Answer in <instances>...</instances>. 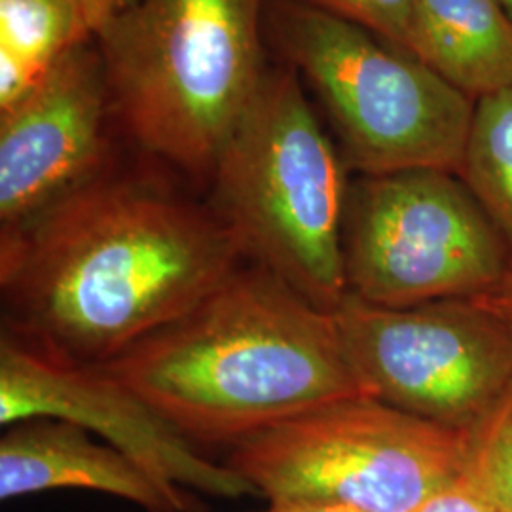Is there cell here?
Masks as SVG:
<instances>
[{"instance_id": "1", "label": "cell", "mask_w": 512, "mask_h": 512, "mask_svg": "<svg viewBox=\"0 0 512 512\" xmlns=\"http://www.w3.org/2000/svg\"><path fill=\"white\" fill-rule=\"evenodd\" d=\"M247 260L211 203L152 177L103 171L0 232L4 332L63 361L105 365Z\"/></svg>"}, {"instance_id": "2", "label": "cell", "mask_w": 512, "mask_h": 512, "mask_svg": "<svg viewBox=\"0 0 512 512\" xmlns=\"http://www.w3.org/2000/svg\"><path fill=\"white\" fill-rule=\"evenodd\" d=\"M196 446H238L366 397L330 311L247 260L175 321L101 365Z\"/></svg>"}, {"instance_id": "3", "label": "cell", "mask_w": 512, "mask_h": 512, "mask_svg": "<svg viewBox=\"0 0 512 512\" xmlns=\"http://www.w3.org/2000/svg\"><path fill=\"white\" fill-rule=\"evenodd\" d=\"M260 4L137 0L93 35L110 105L147 152L211 179L266 73Z\"/></svg>"}, {"instance_id": "4", "label": "cell", "mask_w": 512, "mask_h": 512, "mask_svg": "<svg viewBox=\"0 0 512 512\" xmlns=\"http://www.w3.org/2000/svg\"><path fill=\"white\" fill-rule=\"evenodd\" d=\"M209 181L251 262L321 310L344 302V158L289 67L264 73Z\"/></svg>"}, {"instance_id": "5", "label": "cell", "mask_w": 512, "mask_h": 512, "mask_svg": "<svg viewBox=\"0 0 512 512\" xmlns=\"http://www.w3.org/2000/svg\"><path fill=\"white\" fill-rule=\"evenodd\" d=\"M268 14L275 48L327 110L349 167L461 175L475 99L346 19L296 0H274Z\"/></svg>"}, {"instance_id": "6", "label": "cell", "mask_w": 512, "mask_h": 512, "mask_svg": "<svg viewBox=\"0 0 512 512\" xmlns=\"http://www.w3.org/2000/svg\"><path fill=\"white\" fill-rule=\"evenodd\" d=\"M467 437L372 397L325 404L234 446L226 465L268 501L414 512L465 471Z\"/></svg>"}, {"instance_id": "7", "label": "cell", "mask_w": 512, "mask_h": 512, "mask_svg": "<svg viewBox=\"0 0 512 512\" xmlns=\"http://www.w3.org/2000/svg\"><path fill=\"white\" fill-rule=\"evenodd\" d=\"M511 266L507 239L458 175L418 169L349 183L348 294L384 308L478 300Z\"/></svg>"}, {"instance_id": "8", "label": "cell", "mask_w": 512, "mask_h": 512, "mask_svg": "<svg viewBox=\"0 0 512 512\" xmlns=\"http://www.w3.org/2000/svg\"><path fill=\"white\" fill-rule=\"evenodd\" d=\"M366 397L461 435L512 387V329L476 300L384 308L348 294L332 311Z\"/></svg>"}, {"instance_id": "9", "label": "cell", "mask_w": 512, "mask_h": 512, "mask_svg": "<svg viewBox=\"0 0 512 512\" xmlns=\"http://www.w3.org/2000/svg\"><path fill=\"white\" fill-rule=\"evenodd\" d=\"M52 418L74 423L122 452L167 490L236 499L258 495L103 366L57 359L10 332L0 338V423Z\"/></svg>"}, {"instance_id": "10", "label": "cell", "mask_w": 512, "mask_h": 512, "mask_svg": "<svg viewBox=\"0 0 512 512\" xmlns=\"http://www.w3.org/2000/svg\"><path fill=\"white\" fill-rule=\"evenodd\" d=\"M109 105L103 57L88 38L63 55L35 90L0 110L2 232L37 219L107 171Z\"/></svg>"}, {"instance_id": "11", "label": "cell", "mask_w": 512, "mask_h": 512, "mask_svg": "<svg viewBox=\"0 0 512 512\" xmlns=\"http://www.w3.org/2000/svg\"><path fill=\"white\" fill-rule=\"evenodd\" d=\"M0 439L2 501L50 490H92L148 512H198L186 492L167 490L137 463L92 433L52 418L19 421Z\"/></svg>"}, {"instance_id": "12", "label": "cell", "mask_w": 512, "mask_h": 512, "mask_svg": "<svg viewBox=\"0 0 512 512\" xmlns=\"http://www.w3.org/2000/svg\"><path fill=\"white\" fill-rule=\"evenodd\" d=\"M408 54L471 99L512 88V16L501 0H416Z\"/></svg>"}, {"instance_id": "13", "label": "cell", "mask_w": 512, "mask_h": 512, "mask_svg": "<svg viewBox=\"0 0 512 512\" xmlns=\"http://www.w3.org/2000/svg\"><path fill=\"white\" fill-rule=\"evenodd\" d=\"M88 38L78 0H0V110L35 90Z\"/></svg>"}, {"instance_id": "14", "label": "cell", "mask_w": 512, "mask_h": 512, "mask_svg": "<svg viewBox=\"0 0 512 512\" xmlns=\"http://www.w3.org/2000/svg\"><path fill=\"white\" fill-rule=\"evenodd\" d=\"M459 177L512 251V88L476 101Z\"/></svg>"}, {"instance_id": "15", "label": "cell", "mask_w": 512, "mask_h": 512, "mask_svg": "<svg viewBox=\"0 0 512 512\" xmlns=\"http://www.w3.org/2000/svg\"><path fill=\"white\" fill-rule=\"evenodd\" d=\"M465 478L501 512H512V387L467 435Z\"/></svg>"}, {"instance_id": "16", "label": "cell", "mask_w": 512, "mask_h": 512, "mask_svg": "<svg viewBox=\"0 0 512 512\" xmlns=\"http://www.w3.org/2000/svg\"><path fill=\"white\" fill-rule=\"evenodd\" d=\"M346 19L408 52L416 0H296Z\"/></svg>"}, {"instance_id": "17", "label": "cell", "mask_w": 512, "mask_h": 512, "mask_svg": "<svg viewBox=\"0 0 512 512\" xmlns=\"http://www.w3.org/2000/svg\"><path fill=\"white\" fill-rule=\"evenodd\" d=\"M414 512H501L475 484L459 476L452 484L431 495Z\"/></svg>"}, {"instance_id": "18", "label": "cell", "mask_w": 512, "mask_h": 512, "mask_svg": "<svg viewBox=\"0 0 512 512\" xmlns=\"http://www.w3.org/2000/svg\"><path fill=\"white\" fill-rule=\"evenodd\" d=\"M135 2L137 0H78V6L84 23L93 37L109 19L128 10Z\"/></svg>"}, {"instance_id": "19", "label": "cell", "mask_w": 512, "mask_h": 512, "mask_svg": "<svg viewBox=\"0 0 512 512\" xmlns=\"http://www.w3.org/2000/svg\"><path fill=\"white\" fill-rule=\"evenodd\" d=\"M476 302H480L488 310L494 311L495 315L509 329H512V266L509 274L505 275V279L501 281V285L492 293L486 294L484 298H478Z\"/></svg>"}, {"instance_id": "20", "label": "cell", "mask_w": 512, "mask_h": 512, "mask_svg": "<svg viewBox=\"0 0 512 512\" xmlns=\"http://www.w3.org/2000/svg\"><path fill=\"white\" fill-rule=\"evenodd\" d=\"M260 512H363L348 505H336L325 501H302V499H287V501H270V505Z\"/></svg>"}, {"instance_id": "21", "label": "cell", "mask_w": 512, "mask_h": 512, "mask_svg": "<svg viewBox=\"0 0 512 512\" xmlns=\"http://www.w3.org/2000/svg\"><path fill=\"white\" fill-rule=\"evenodd\" d=\"M501 2H503V4H505V8H507V12H509V14H511V16H512V0H501Z\"/></svg>"}]
</instances>
